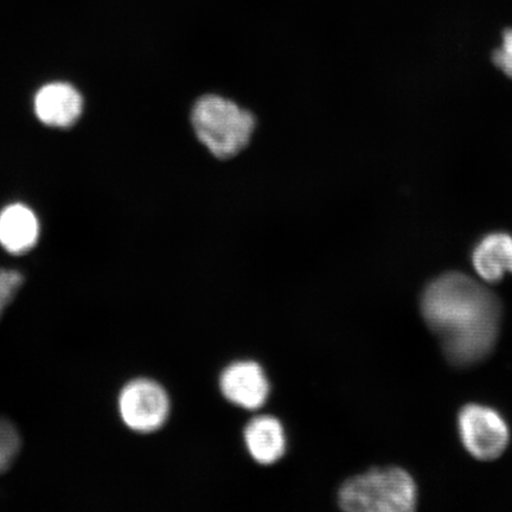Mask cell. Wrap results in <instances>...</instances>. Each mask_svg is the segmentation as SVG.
Listing matches in <instances>:
<instances>
[{
    "label": "cell",
    "mask_w": 512,
    "mask_h": 512,
    "mask_svg": "<svg viewBox=\"0 0 512 512\" xmlns=\"http://www.w3.org/2000/svg\"><path fill=\"white\" fill-rule=\"evenodd\" d=\"M421 311L454 366H473L494 349L502 305L469 275L451 272L433 280L422 294Z\"/></svg>",
    "instance_id": "1"
},
{
    "label": "cell",
    "mask_w": 512,
    "mask_h": 512,
    "mask_svg": "<svg viewBox=\"0 0 512 512\" xmlns=\"http://www.w3.org/2000/svg\"><path fill=\"white\" fill-rule=\"evenodd\" d=\"M190 124L198 143L219 160L241 155L252 143L258 125L251 110L220 93L196 99L190 110Z\"/></svg>",
    "instance_id": "2"
},
{
    "label": "cell",
    "mask_w": 512,
    "mask_h": 512,
    "mask_svg": "<svg viewBox=\"0 0 512 512\" xmlns=\"http://www.w3.org/2000/svg\"><path fill=\"white\" fill-rule=\"evenodd\" d=\"M418 503L414 479L399 467L352 477L338 492L341 509L352 512H411Z\"/></svg>",
    "instance_id": "3"
},
{
    "label": "cell",
    "mask_w": 512,
    "mask_h": 512,
    "mask_svg": "<svg viewBox=\"0 0 512 512\" xmlns=\"http://www.w3.org/2000/svg\"><path fill=\"white\" fill-rule=\"evenodd\" d=\"M460 438L472 457L479 460H494L501 457L509 445L510 432L495 409L467 405L458 419Z\"/></svg>",
    "instance_id": "4"
},
{
    "label": "cell",
    "mask_w": 512,
    "mask_h": 512,
    "mask_svg": "<svg viewBox=\"0 0 512 512\" xmlns=\"http://www.w3.org/2000/svg\"><path fill=\"white\" fill-rule=\"evenodd\" d=\"M119 412L125 425L132 431L155 432L168 419L169 396L164 388L155 381L134 380L121 390Z\"/></svg>",
    "instance_id": "5"
},
{
    "label": "cell",
    "mask_w": 512,
    "mask_h": 512,
    "mask_svg": "<svg viewBox=\"0 0 512 512\" xmlns=\"http://www.w3.org/2000/svg\"><path fill=\"white\" fill-rule=\"evenodd\" d=\"M220 387L224 398L246 409H258L267 400L270 384L258 363L242 361L224 369Z\"/></svg>",
    "instance_id": "6"
},
{
    "label": "cell",
    "mask_w": 512,
    "mask_h": 512,
    "mask_svg": "<svg viewBox=\"0 0 512 512\" xmlns=\"http://www.w3.org/2000/svg\"><path fill=\"white\" fill-rule=\"evenodd\" d=\"M35 113L43 124L66 128L78 121L83 100L78 89L63 82L49 83L35 96Z\"/></svg>",
    "instance_id": "7"
},
{
    "label": "cell",
    "mask_w": 512,
    "mask_h": 512,
    "mask_svg": "<svg viewBox=\"0 0 512 512\" xmlns=\"http://www.w3.org/2000/svg\"><path fill=\"white\" fill-rule=\"evenodd\" d=\"M40 238V222L30 208L11 204L0 213V245L11 254L31 251Z\"/></svg>",
    "instance_id": "8"
},
{
    "label": "cell",
    "mask_w": 512,
    "mask_h": 512,
    "mask_svg": "<svg viewBox=\"0 0 512 512\" xmlns=\"http://www.w3.org/2000/svg\"><path fill=\"white\" fill-rule=\"evenodd\" d=\"M472 264L486 283L502 281L505 274H512V236L505 233L486 235L473 249Z\"/></svg>",
    "instance_id": "9"
},
{
    "label": "cell",
    "mask_w": 512,
    "mask_h": 512,
    "mask_svg": "<svg viewBox=\"0 0 512 512\" xmlns=\"http://www.w3.org/2000/svg\"><path fill=\"white\" fill-rule=\"evenodd\" d=\"M249 453L262 465H271L284 456L286 438L283 425L273 416H258L246 426Z\"/></svg>",
    "instance_id": "10"
},
{
    "label": "cell",
    "mask_w": 512,
    "mask_h": 512,
    "mask_svg": "<svg viewBox=\"0 0 512 512\" xmlns=\"http://www.w3.org/2000/svg\"><path fill=\"white\" fill-rule=\"evenodd\" d=\"M21 435L12 422L0 419V473L8 471L21 451Z\"/></svg>",
    "instance_id": "11"
},
{
    "label": "cell",
    "mask_w": 512,
    "mask_h": 512,
    "mask_svg": "<svg viewBox=\"0 0 512 512\" xmlns=\"http://www.w3.org/2000/svg\"><path fill=\"white\" fill-rule=\"evenodd\" d=\"M24 283L22 273L14 270H0V318L17 296L19 288Z\"/></svg>",
    "instance_id": "12"
},
{
    "label": "cell",
    "mask_w": 512,
    "mask_h": 512,
    "mask_svg": "<svg viewBox=\"0 0 512 512\" xmlns=\"http://www.w3.org/2000/svg\"><path fill=\"white\" fill-rule=\"evenodd\" d=\"M492 61L512 79V29L504 31L502 46L495 50Z\"/></svg>",
    "instance_id": "13"
}]
</instances>
